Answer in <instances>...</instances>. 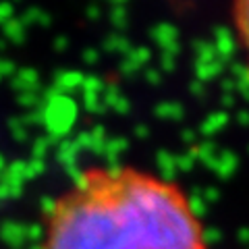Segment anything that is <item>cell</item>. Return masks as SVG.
<instances>
[{
    "label": "cell",
    "instance_id": "1",
    "mask_svg": "<svg viewBox=\"0 0 249 249\" xmlns=\"http://www.w3.org/2000/svg\"><path fill=\"white\" fill-rule=\"evenodd\" d=\"M40 249H208L178 183L137 166H89L44 214Z\"/></svg>",
    "mask_w": 249,
    "mask_h": 249
},
{
    "label": "cell",
    "instance_id": "2",
    "mask_svg": "<svg viewBox=\"0 0 249 249\" xmlns=\"http://www.w3.org/2000/svg\"><path fill=\"white\" fill-rule=\"evenodd\" d=\"M232 23H235L239 42L245 50L249 73V0H232Z\"/></svg>",
    "mask_w": 249,
    "mask_h": 249
}]
</instances>
